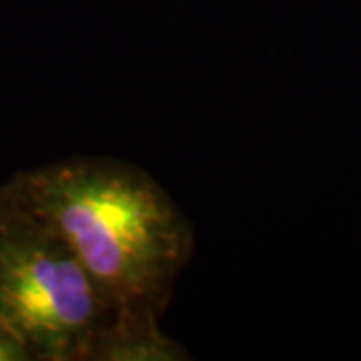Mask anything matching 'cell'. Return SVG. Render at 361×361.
<instances>
[{
	"label": "cell",
	"mask_w": 361,
	"mask_h": 361,
	"mask_svg": "<svg viewBox=\"0 0 361 361\" xmlns=\"http://www.w3.org/2000/svg\"><path fill=\"white\" fill-rule=\"evenodd\" d=\"M109 317L65 239L0 189V319L30 361H87Z\"/></svg>",
	"instance_id": "cell-2"
},
{
	"label": "cell",
	"mask_w": 361,
	"mask_h": 361,
	"mask_svg": "<svg viewBox=\"0 0 361 361\" xmlns=\"http://www.w3.org/2000/svg\"><path fill=\"white\" fill-rule=\"evenodd\" d=\"M159 315L139 311H113L87 361H179L187 351L161 329Z\"/></svg>",
	"instance_id": "cell-3"
},
{
	"label": "cell",
	"mask_w": 361,
	"mask_h": 361,
	"mask_svg": "<svg viewBox=\"0 0 361 361\" xmlns=\"http://www.w3.org/2000/svg\"><path fill=\"white\" fill-rule=\"evenodd\" d=\"M0 189L73 249L113 311L163 315L195 245L191 221L142 169L73 157Z\"/></svg>",
	"instance_id": "cell-1"
},
{
	"label": "cell",
	"mask_w": 361,
	"mask_h": 361,
	"mask_svg": "<svg viewBox=\"0 0 361 361\" xmlns=\"http://www.w3.org/2000/svg\"><path fill=\"white\" fill-rule=\"evenodd\" d=\"M0 361H30L23 343L0 319Z\"/></svg>",
	"instance_id": "cell-4"
}]
</instances>
